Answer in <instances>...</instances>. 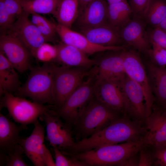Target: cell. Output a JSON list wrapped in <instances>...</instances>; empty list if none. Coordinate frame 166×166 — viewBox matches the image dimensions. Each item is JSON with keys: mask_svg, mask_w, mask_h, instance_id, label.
Listing matches in <instances>:
<instances>
[{"mask_svg": "<svg viewBox=\"0 0 166 166\" xmlns=\"http://www.w3.org/2000/svg\"><path fill=\"white\" fill-rule=\"evenodd\" d=\"M9 14L16 19L23 12L20 0H2Z\"/></svg>", "mask_w": 166, "mask_h": 166, "instance_id": "36", "label": "cell"}, {"mask_svg": "<svg viewBox=\"0 0 166 166\" xmlns=\"http://www.w3.org/2000/svg\"><path fill=\"white\" fill-rule=\"evenodd\" d=\"M123 53L125 73L138 83L143 91L147 117L151 113L156 101L149 84L147 72L141 58L136 53L132 51H123Z\"/></svg>", "mask_w": 166, "mask_h": 166, "instance_id": "9", "label": "cell"}, {"mask_svg": "<svg viewBox=\"0 0 166 166\" xmlns=\"http://www.w3.org/2000/svg\"><path fill=\"white\" fill-rule=\"evenodd\" d=\"M166 17V2L162 0H152L145 19L156 27Z\"/></svg>", "mask_w": 166, "mask_h": 166, "instance_id": "29", "label": "cell"}, {"mask_svg": "<svg viewBox=\"0 0 166 166\" xmlns=\"http://www.w3.org/2000/svg\"><path fill=\"white\" fill-rule=\"evenodd\" d=\"M140 158L139 166H154V156L153 147L145 143L139 151Z\"/></svg>", "mask_w": 166, "mask_h": 166, "instance_id": "34", "label": "cell"}, {"mask_svg": "<svg viewBox=\"0 0 166 166\" xmlns=\"http://www.w3.org/2000/svg\"><path fill=\"white\" fill-rule=\"evenodd\" d=\"M123 42L139 51L148 53L151 48L149 39L141 19L134 18L118 28Z\"/></svg>", "mask_w": 166, "mask_h": 166, "instance_id": "16", "label": "cell"}, {"mask_svg": "<svg viewBox=\"0 0 166 166\" xmlns=\"http://www.w3.org/2000/svg\"><path fill=\"white\" fill-rule=\"evenodd\" d=\"M164 106H165L166 108V104Z\"/></svg>", "mask_w": 166, "mask_h": 166, "instance_id": "43", "label": "cell"}, {"mask_svg": "<svg viewBox=\"0 0 166 166\" xmlns=\"http://www.w3.org/2000/svg\"><path fill=\"white\" fill-rule=\"evenodd\" d=\"M93 0H78L79 5V14L83 10L87 5Z\"/></svg>", "mask_w": 166, "mask_h": 166, "instance_id": "41", "label": "cell"}, {"mask_svg": "<svg viewBox=\"0 0 166 166\" xmlns=\"http://www.w3.org/2000/svg\"><path fill=\"white\" fill-rule=\"evenodd\" d=\"M124 115L112 109L93 96L73 125L76 141L88 138Z\"/></svg>", "mask_w": 166, "mask_h": 166, "instance_id": "1", "label": "cell"}, {"mask_svg": "<svg viewBox=\"0 0 166 166\" xmlns=\"http://www.w3.org/2000/svg\"><path fill=\"white\" fill-rule=\"evenodd\" d=\"M27 127L18 126L8 117L0 113V152L6 151L14 145L19 143L22 137L21 131Z\"/></svg>", "mask_w": 166, "mask_h": 166, "instance_id": "23", "label": "cell"}, {"mask_svg": "<svg viewBox=\"0 0 166 166\" xmlns=\"http://www.w3.org/2000/svg\"><path fill=\"white\" fill-rule=\"evenodd\" d=\"M30 15L23 11L5 33H9L15 36L34 57L37 49L49 42L29 19Z\"/></svg>", "mask_w": 166, "mask_h": 166, "instance_id": "10", "label": "cell"}, {"mask_svg": "<svg viewBox=\"0 0 166 166\" xmlns=\"http://www.w3.org/2000/svg\"><path fill=\"white\" fill-rule=\"evenodd\" d=\"M108 6L105 0H94L89 3L78 17L80 28L95 27L108 22Z\"/></svg>", "mask_w": 166, "mask_h": 166, "instance_id": "20", "label": "cell"}, {"mask_svg": "<svg viewBox=\"0 0 166 166\" xmlns=\"http://www.w3.org/2000/svg\"><path fill=\"white\" fill-rule=\"evenodd\" d=\"M78 0H61L53 15L58 24L71 29L79 14Z\"/></svg>", "mask_w": 166, "mask_h": 166, "instance_id": "24", "label": "cell"}, {"mask_svg": "<svg viewBox=\"0 0 166 166\" xmlns=\"http://www.w3.org/2000/svg\"><path fill=\"white\" fill-rule=\"evenodd\" d=\"M53 62L31 67L25 83L17 91V96L28 97L33 101L53 104V87L54 67Z\"/></svg>", "mask_w": 166, "mask_h": 166, "instance_id": "3", "label": "cell"}, {"mask_svg": "<svg viewBox=\"0 0 166 166\" xmlns=\"http://www.w3.org/2000/svg\"><path fill=\"white\" fill-rule=\"evenodd\" d=\"M0 101V109L6 108L10 116L16 122L26 127L28 124H33L44 113L50 110L48 105L29 101L14 95L12 93H5Z\"/></svg>", "mask_w": 166, "mask_h": 166, "instance_id": "6", "label": "cell"}, {"mask_svg": "<svg viewBox=\"0 0 166 166\" xmlns=\"http://www.w3.org/2000/svg\"><path fill=\"white\" fill-rule=\"evenodd\" d=\"M147 75L152 91L156 104H166V68L154 63L148 64Z\"/></svg>", "mask_w": 166, "mask_h": 166, "instance_id": "21", "label": "cell"}, {"mask_svg": "<svg viewBox=\"0 0 166 166\" xmlns=\"http://www.w3.org/2000/svg\"><path fill=\"white\" fill-rule=\"evenodd\" d=\"M149 39L166 49V33L159 27H156L152 30Z\"/></svg>", "mask_w": 166, "mask_h": 166, "instance_id": "38", "label": "cell"}, {"mask_svg": "<svg viewBox=\"0 0 166 166\" xmlns=\"http://www.w3.org/2000/svg\"><path fill=\"white\" fill-rule=\"evenodd\" d=\"M56 166H89L86 163L64 154L56 146H52Z\"/></svg>", "mask_w": 166, "mask_h": 166, "instance_id": "31", "label": "cell"}, {"mask_svg": "<svg viewBox=\"0 0 166 166\" xmlns=\"http://www.w3.org/2000/svg\"><path fill=\"white\" fill-rule=\"evenodd\" d=\"M145 142L142 140L103 146L93 150L67 155L89 166H119L130 156L138 152Z\"/></svg>", "mask_w": 166, "mask_h": 166, "instance_id": "2", "label": "cell"}, {"mask_svg": "<svg viewBox=\"0 0 166 166\" xmlns=\"http://www.w3.org/2000/svg\"><path fill=\"white\" fill-rule=\"evenodd\" d=\"M0 49L19 72L22 73L32 67V54L12 34L6 33L0 36Z\"/></svg>", "mask_w": 166, "mask_h": 166, "instance_id": "11", "label": "cell"}, {"mask_svg": "<svg viewBox=\"0 0 166 166\" xmlns=\"http://www.w3.org/2000/svg\"><path fill=\"white\" fill-rule=\"evenodd\" d=\"M152 0H129V5L134 18H145Z\"/></svg>", "mask_w": 166, "mask_h": 166, "instance_id": "32", "label": "cell"}, {"mask_svg": "<svg viewBox=\"0 0 166 166\" xmlns=\"http://www.w3.org/2000/svg\"><path fill=\"white\" fill-rule=\"evenodd\" d=\"M132 14L131 9L127 1L109 4L108 22L119 28L131 19Z\"/></svg>", "mask_w": 166, "mask_h": 166, "instance_id": "25", "label": "cell"}, {"mask_svg": "<svg viewBox=\"0 0 166 166\" xmlns=\"http://www.w3.org/2000/svg\"><path fill=\"white\" fill-rule=\"evenodd\" d=\"M44 160L45 166H56L55 162L53 160L51 153L46 146L45 149Z\"/></svg>", "mask_w": 166, "mask_h": 166, "instance_id": "40", "label": "cell"}, {"mask_svg": "<svg viewBox=\"0 0 166 166\" xmlns=\"http://www.w3.org/2000/svg\"><path fill=\"white\" fill-rule=\"evenodd\" d=\"M56 26L57 33L62 42L76 47L87 55L105 51H121L126 47V45L105 46L96 45L91 42L81 33L58 24Z\"/></svg>", "mask_w": 166, "mask_h": 166, "instance_id": "12", "label": "cell"}, {"mask_svg": "<svg viewBox=\"0 0 166 166\" xmlns=\"http://www.w3.org/2000/svg\"><path fill=\"white\" fill-rule=\"evenodd\" d=\"M153 148L154 166H166V144Z\"/></svg>", "mask_w": 166, "mask_h": 166, "instance_id": "37", "label": "cell"}, {"mask_svg": "<svg viewBox=\"0 0 166 166\" xmlns=\"http://www.w3.org/2000/svg\"><path fill=\"white\" fill-rule=\"evenodd\" d=\"M89 68L73 67L54 64L53 94V104L61 107L71 94L92 72Z\"/></svg>", "mask_w": 166, "mask_h": 166, "instance_id": "5", "label": "cell"}, {"mask_svg": "<svg viewBox=\"0 0 166 166\" xmlns=\"http://www.w3.org/2000/svg\"><path fill=\"white\" fill-rule=\"evenodd\" d=\"M140 155L139 151L130 156L120 164V166H139Z\"/></svg>", "mask_w": 166, "mask_h": 166, "instance_id": "39", "label": "cell"}, {"mask_svg": "<svg viewBox=\"0 0 166 166\" xmlns=\"http://www.w3.org/2000/svg\"><path fill=\"white\" fill-rule=\"evenodd\" d=\"M56 56L57 50L55 45L45 42L37 49L34 57L38 61L45 63L55 61Z\"/></svg>", "mask_w": 166, "mask_h": 166, "instance_id": "30", "label": "cell"}, {"mask_svg": "<svg viewBox=\"0 0 166 166\" xmlns=\"http://www.w3.org/2000/svg\"><path fill=\"white\" fill-rule=\"evenodd\" d=\"M152 45L148 54L151 57L153 63L161 67L166 65V49L153 41H150Z\"/></svg>", "mask_w": 166, "mask_h": 166, "instance_id": "33", "label": "cell"}, {"mask_svg": "<svg viewBox=\"0 0 166 166\" xmlns=\"http://www.w3.org/2000/svg\"><path fill=\"white\" fill-rule=\"evenodd\" d=\"M148 132L145 143L156 147L166 144V108L154 103L146 120Z\"/></svg>", "mask_w": 166, "mask_h": 166, "instance_id": "14", "label": "cell"}, {"mask_svg": "<svg viewBox=\"0 0 166 166\" xmlns=\"http://www.w3.org/2000/svg\"><path fill=\"white\" fill-rule=\"evenodd\" d=\"M80 33L91 42L105 46L124 45L118 29L108 22L93 27L80 28Z\"/></svg>", "mask_w": 166, "mask_h": 166, "instance_id": "18", "label": "cell"}, {"mask_svg": "<svg viewBox=\"0 0 166 166\" xmlns=\"http://www.w3.org/2000/svg\"><path fill=\"white\" fill-rule=\"evenodd\" d=\"M97 77V68L95 65L87 78L71 94L61 107L54 111L72 129L94 95Z\"/></svg>", "mask_w": 166, "mask_h": 166, "instance_id": "4", "label": "cell"}, {"mask_svg": "<svg viewBox=\"0 0 166 166\" xmlns=\"http://www.w3.org/2000/svg\"><path fill=\"white\" fill-rule=\"evenodd\" d=\"M166 33V17L157 26Z\"/></svg>", "mask_w": 166, "mask_h": 166, "instance_id": "42", "label": "cell"}, {"mask_svg": "<svg viewBox=\"0 0 166 166\" xmlns=\"http://www.w3.org/2000/svg\"><path fill=\"white\" fill-rule=\"evenodd\" d=\"M120 84L125 114L133 120L145 124L147 109L142 88L126 73L121 79Z\"/></svg>", "mask_w": 166, "mask_h": 166, "instance_id": "7", "label": "cell"}, {"mask_svg": "<svg viewBox=\"0 0 166 166\" xmlns=\"http://www.w3.org/2000/svg\"><path fill=\"white\" fill-rule=\"evenodd\" d=\"M61 0H20L23 11L29 14H52Z\"/></svg>", "mask_w": 166, "mask_h": 166, "instance_id": "26", "label": "cell"}, {"mask_svg": "<svg viewBox=\"0 0 166 166\" xmlns=\"http://www.w3.org/2000/svg\"><path fill=\"white\" fill-rule=\"evenodd\" d=\"M57 50L55 61L70 67L91 68L96 65L95 60L76 47L61 42L55 45Z\"/></svg>", "mask_w": 166, "mask_h": 166, "instance_id": "19", "label": "cell"}, {"mask_svg": "<svg viewBox=\"0 0 166 166\" xmlns=\"http://www.w3.org/2000/svg\"><path fill=\"white\" fill-rule=\"evenodd\" d=\"M15 21V18L7 12L2 0H0V26L1 29L6 32Z\"/></svg>", "mask_w": 166, "mask_h": 166, "instance_id": "35", "label": "cell"}, {"mask_svg": "<svg viewBox=\"0 0 166 166\" xmlns=\"http://www.w3.org/2000/svg\"><path fill=\"white\" fill-rule=\"evenodd\" d=\"M18 72L4 54L0 51V94L17 91L21 87Z\"/></svg>", "mask_w": 166, "mask_h": 166, "instance_id": "22", "label": "cell"}, {"mask_svg": "<svg viewBox=\"0 0 166 166\" xmlns=\"http://www.w3.org/2000/svg\"><path fill=\"white\" fill-rule=\"evenodd\" d=\"M33 124L34 127L30 135L26 138L22 137L19 144L23 148L24 153L34 166H45L44 127L38 120Z\"/></svg>", "mask_w": 166, "mask_h": 166, "instance_id": "15", "label": "cell"}, {"mask_svg": "<svg viewBox=\"0 0 166 166\" xmlns=\"http://www.w3.org/2000/svg\"><path fill=\"white\" fill-rule=\"evenodd\" d=\"M31 20L48 42H53L57 33L56 24L41 14L32 13Z\"/></svg>", "mask_w": 166, "mask_h": 166, "instance_id": "28", "label": "cell"}, {"mask_svg": "<svg viewBox=\"0 0 166 166\" xmlns=\"http://www.w3.org/2000/svg\"><path fill=\"white\" fill-rule=\"evenodd\" d=\"M43 121L46 126L45 139L50 145L57 146L63 152L72 146L76 141L73 137L72 129L54 111L50 110L39 118Z\"/></svg>", "mask_w": 166, "mask_h": 166, "instance_id": "8", "label": "cell"}, {"mask_svg": "<svg viewBox=\"0 0 166 166\" xmlns=\"http://www.w3.org/2000/svg\"><path fill=\"white\" fill-rule=\"evenodd\" d=\"M94 95L98 100L109 107L126 115L120 81L97 79Z\"/></svg>", "mask_w": 166, "mask_h": 166, "instance_id": "13", "label": "cell"}, {"mask_svg": "<svg viewBox=\"0 0 166 166\" xmlns=\"http://www.w3.org/2000/svg\"><path fill=\"white\" fill-rule=\"evenodd\" d=\"M118 52L104 55L95 60L98 80L120 81L125 74L123 51Z\"/></svg>", "mask_w": 166, "mask_h": 166, "instance_id": "17", "label": "cell"}, {"mask_svg": "<svg viewBox=\"0 0 166 166\" xmlns=\"http://www.w3.org/2000/svg\"><path fill=\"white\" fill-rule=\"evenodd\" d=\"M24 150L19 143L3 152H0V166H29L24 161Z\"/></svg>", "mask_w": 166, "mask_h": 166, "instance_id": "27", "label": "cell"}]
</instances>
